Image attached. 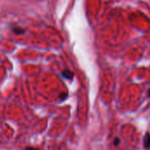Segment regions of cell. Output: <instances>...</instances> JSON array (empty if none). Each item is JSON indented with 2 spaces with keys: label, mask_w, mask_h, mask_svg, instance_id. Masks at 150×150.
Listing matches in <instances>:
<instances>
[{
  "label": "cell",
  "mask_w": 150,
  "mask_h": 150,
  "mask_svg": "<svg viewBox=\"0 0 150 150\" xmlns=\"http://www.w3.org/2000/svg\"><path fill=\"white\" fill-rule=\"evenodd\" d=\"M144 147L146 149L150 148V134L149 133H147L144 137Z\"/></svg>",
  "instance_id": "cell-1"
},
{
  "label": "cell",
  "mask_w": 150,
  "mask_h": 150,
  "mask_svg": "<svg viewBox=\"0 0 150 150\" xmlns=\"http://www.w3.org/2000/svg\"><path fill=\"white\" fill-rule=\"evenodd\" d=\"M62 76H63L65 78L71 80V79L73 78V76H74V74H73L71 71H69V70H64V71L62 72Z\"/></svg>",
  "instance_id": "cell-2"
},
{
  "label": "cell",
  "mask_w": 150,
  "mask_h": 150,
  "mask_svg": "<svg viewBox=\"0 0 150 150\" xmlns=\"http://www.w3.org/2000/svg\"><path fill=\"white\" fill-rule=\"evenodd\" d=\"M13 32L16 33V34H22V33H25V30H23V29H21V28H14L13 29Z\"/></svg>",
  "instance_id": "cell-3"
},
{
  "label": "cell",
  "mask_w": 150,
  "mask_h": 150,
  "mask_svg": "<svg viewBox=\"0 0 150 150\" xmlns=\"http://www.w3.org/2000/svg\"><path fill=\"white\" fill-rule=\"evenodd\" d=\"M120 142V140L119 138H115V140H114V142H113L114 146H119Z\"/></svg>",
  "instance_id": "cell-4"
},
{
  "label": "cell",
  "mask_w": 150,
  "mask_h": 150,
  "mask_svg": "<svg viewBox=\"0 0 150 150\" xmlns=\"http://www.w3.org/2000/svg\"><path fill=\"white\" fill-rule=\"evenodd\" d=\"M25 150H39L37 149H34V148H32V147H28V148H26Z\"/></svg>",
  "instance_id": "cell-5"
},
{
  "label": "cell",
  "mask_w": 150,
  "mask_h": 150,
  "mask_svg": "<svg viewBox=\"0 0 150 150\" xmlns=\"http://www.w3.org/2000/svg\"><path fill=\"white\" fill-rule=\"evenodd\" d=\"M149 97H150V90H149Z\"/></svg>",
  "instance_id": "cell-6"
}]
</instances>
